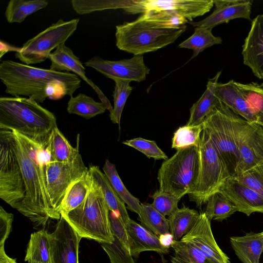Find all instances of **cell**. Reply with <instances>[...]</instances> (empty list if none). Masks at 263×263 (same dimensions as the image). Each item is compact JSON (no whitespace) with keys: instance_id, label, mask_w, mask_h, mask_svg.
Listing matches in <instances>:
<instances>
[{"instance_id":"cell-1","label":"cell","mask_w":263,"mask_h":263,"mask_svg":"<svg viewBox=\"0 0 263 263\" xmlns=\"http://www.w3.org/2000/svg\"><path fill=\"white\" fill-rule=\"evenodd\" d=\"M49 160L45 145L15 131L0 129V198L37 227L60 219L43 179V165Z\"/></svg>"},{"instance_id":"cell-2","label":"cell","mask_w":263,"mask_h":263,"mask_svg":"<svg viewBox=\"0 0 263 263\" xmlns=\"http://www.w3.org/2000/svg\"><path fill=\"white\" fill-rule=\"evenodd\" d=\"M0 79L5 92L13 97H24L43 103L47 99L57 100L65 96L72 97L81 86L76 74L31 66L11 60L0 64Z\"/></svg>"},{"instance_id":"cell-3","label":"cell","mask_w":263,"mask_h":263,"mask_svg":"<svg viewBox=\"0 0 263 263\" xmlns=\"http://www.w3.org/2000/svg\"><path fill=\"white\" fill-rule=\"evenodd\" d=\"M188 21L162 12H145L134 21L116 26V45L134 55L154 52L174 43Z\"/></svg>"},{"instance_id":"cell-4","label":"cell","mask_w":263,"mask_h":263,"mask_svg":"<svg viewBox=\"0 0 263 263\" xmlns=\"http://www.w3.org/2000/svg\"><path fill=\"white\" fill-rule=\"evenodd\" d=\"M57 126L54 115L35 100L24 97L0 98V129L15 131L45 145Z\"/></svg>"},{"instance_id":"cell-5","label":"cell","mask_w":263,"mask_h":263,"mask_svg":"<svg viewBox=\"0 0 263 263\" xmlns=\"http://www.w3.org/2000/svg\"><path fill=\"white\" fill-rule=\"evenodd\" d=\"M248 121L219 101L202 124L215 148L233 176L239 160L238 139Z\"/></svg>"},{"instance_id":"cell-6","label":"cell","mask_w":263,"mask_h":263,"mask_svg":"<svg viewBox=\"0 0 263 263\" xmlns=\"http://www.w3.org/2000/svg\"><path fill=\"white\" fill-rule=\"evenodd\" d=\"M108 211L101 189L92 180L89 191L83 202L67 216H61L82 238L95 240L100 243H111L114 238Z\"/></svg>"},{"instance_id":"cell-7","label":"cell","mask_w":263,"mask_h":263,"mask_svg":"<svg viewBox=\"0 0 263 263\" xmlns=\"http://www.w3.org/2000/svg\"><path fill=\"white\" fill-rule=\"evenodd\" d=\"M200 168L199 145L177 151L162 163L158 170L159 190L182 198L194 189Z\"/></svg>"},{"instance_id":"cell-8","label":"cell","mask_w":263,"mask_h":263,"mask_svg":"<svg viewBox=\"0 0 263 263\" xmlns=\"http://www.w3.org/2000/svg\"><path fill=\"white\" fill-rule=\"evenodd\" d=\"M200 168L196 184L188 194L191 201L201 208L209 198L219 192L231 174L215 148L206 133L203 129L199 144Z\"/></svg>"},{"instance_id":"cell-9","label":"cell","mask_w":263,"mask_h":263,"mask_svg":"<svg viewBox=\"0 0 263 263\" xmlns=\"http://www.w3.org/2000/svg\"><path fill=\"white\" fill-rule=\"evenodd\" d=\"M79 18L59 20L23 44L15 56L23 64H35L44 62L51 51L66 41L77 30Z\"/></svg>"},{"instance_id":"cell-10","label":"cell","mask_w":263,"mask_h":263,"mask_svg":"<svg viewBox=\"0 0 263 263\" xmlns=\"http://www.w3.org/2000/svg\"><path fill=\"white\" fill-rule=\"evenodd\" d=\"M88 172L79 153L71 162L45 161L43 165V179L51 205L61 218L60 207L69 187Z\"/></svg>"},{"instance_id":"cell-11","label":"cell","mask_w":263,"mask_h":263,"mask_svg":"<svg viewBox=\"0 0 263 263\" xmlns=\"http://www.w3.org/2000/svg\"><path fill=\"white\" fill-rule=\"evenodd\" d=\"M84 65L110 79L117 78L131 82L144 81L150 71L144 63L143 55L119 61L106 60L96 56L84 63Z\"/></svg>"},{"instance_id":"cell-12","label":"cell","mask_w":263,"mask_h":263,"mask_svg":"<svg viewBox=\"0 0 263 263\" xmlns=\"http://www.w3.org/2000/svg\"><path fill=\"white\" fill-rule=\"evenodd\" d=\"M239 160L233 176L263 163V127L247 122L238 139Z\"/></svg>"},{"instance_id":"cell-13","label":"cell","mask_w":263,"mask_h":263,"mask_svg":"<svg viewBox=\"0 0 263 263\" xmlns=\"http://www.w3.org/2000/svg\"><path fill=\"white\" fill-rule=\"evenodd\" d=\"M140 13L162 12L188 21L209 12L214 0H139Z\"/></svg>"},{"instance_id":"cell-14","label":"cell","mask_w":263,"mask_h":263,"mask_svg":"<svg viewBox=\"0 0 263 263\" xmlns=\"http://www.w3.org/2000/svg\"><path fill=\"white\" fill-rule=\"evenodd\" d=\"M81 237L62 216L50 233L51 263H79Z\"/></svg>"},{"instance_id":"cell-15","label":"cell","mask_w":263,"mask_h":263,"mask_svg":"<svg viewBox=\"0 0 263 263\" xmlns=\"http://www.w3.org/2000/svg\"><path fill=\"white\" fill-rule=\"evenodd\" d=\"M181 239L195 246L212 263H230L229 258L217 245L212 233L211 220L204 212Z\"/></svg>"},{"instance_id":"cell-16","label":"cell","mask_w":263,"mask_h":263,"mask_svg":"<svg viewBox=\"0 0 263 263\" xmlns=\"http://www.w3.org/2000/svg\"><path fill=\"white\" fill-rule=\"evenodd\" d=\"M48 59L51 61L49 68L50 70L59 72L71 71L74 73L93 89L101 102L105 105L107 110L109 112L112 111L113 107L108 98L100 88L87 77L85 69L81 61L74 54L72 50L65 45V43L57 47L55 50L50 53Z\"/></svg>"},{"instance_id":"cell-17","label":"cell","mask_w":263,"mask_h":263,"mask_svg":"<svg viewBox=\"0 0 263 263\" xmlns=\"http://www.w3.org/2000/svg\"><path fill=\"white\" fill-rule=\"evenodd\" d=\"M219 192L232 202L238 212L248 216L254 212L263 213V196L233 176L224 182Z\"/></svg>"},{"instance_id":"cell-18","label":"cell","mask_w":263,"mask_h":263,"mask_svg":"<svg viewBox=\"0 0 263 263\" xmlns=\"http://www.w3.org/2000/svg\"><path fill=\"white\" fill-rule=\"evenodd\" d=\"M252 0H214L215 9L208 17L198 22H191L194 27H205L213 29L222 23L241 18L251 19Z\"/></svg>"},{"instance_id":"cell-19","label":"cell","mask_w":263,"mask_h":263,"mask_svg":"<svg viewBox=\"0 0 263 263\" xmlns=\"http://www.w3.org/2000/svg\"><path fill=\"white\" fill-rule=\"evenodd\" d=\"M243 64L254 76L263 80V14L251 21V26L242 46Z\"/></svg>"},{"instance_id":"cell-20","label":"cell","mask_w":263,"mask_h":263,"mask_svg":"<svg viewBox=\"0 0 263 263\" xmlns=\"http://www.w3.org/2000/svg\"><path fill=\"white\" fill-rule=\"evenodd\" d=\"M215 96L220 102L248 122L256 123L254 110L239 90L234 80L225 83H218Z\"/></svg>"},{"instance_id":"cell-21","label":"cell","mask_w":263,"mask_h":263,"mask_svg":"<svg viewBox=\"0 0 263 263\" xmlns=\"http://www.w3.org/2000/svg\"><path fill=\"white\" fill-rule=\"evenodd\" d=\"M126 227L130 240V252L133 257L137 258L141 252L147 251L159 254L167 252L168 248L161 244L159 237L142 225L130 219Z\"/></svg>"},{"instance_id":"cell-22","label":"cell","mask_w":263,"mask_h":263,"mask_svg":"<svg viewBox=\"0 0 263 263\" xmlns=\"http://www.w3.org/2000/svg\"><path fill=\"white\" fill-rule=\"evenodd\" d=\"M221 71L209 79L206 88L201 97L190 108V116L186 125L194 126L203 123L205 118L214 109L219 100L215 96V89Z\"/></svg>"},{"instance_id":"cell-23","label":"cell","mask_w":263,"mask_h":263,"mask_svg":"<svg viewBox=\"0 0 263 263\" xmlns=\"http://www.w3.org/2000/svg\"><path fill=\"white\" fill-rule=\"evenodd\" d=\"M230 243L236 255L243 263H259L263 252L261 233L250 232L243 236L230 237Z\"/></svg>"},{"instance_id":"cell-24","label":"cell","mask_w":263,"mask_h":263,"mask_svg":"<svg viewBox=\"0 0 263 263\" xmlns=\"http://www.w3.org/2000/svg\"><path fill=\"white\" fill-rule=\"evenodd\" d=\"M80 134L77 135V145L72 146L67 139L59 130L58 126L50 133L45 145L51 161L62 163L72 162L79 153Z\"/></svg>"},{"instance_id":"cell-25","label":"cell","mask_w":263,"mask_h":263,"mask_svg":"<svg viewBox=\"0 0 263 263\" xmlns=\"http://www.w3.org/2000/svg\"><path fill=\"white\" fill-rule=\"evenodd\" d=\"M88 171L92 181L101 189L109 209L118 214L126 225L130 218L124 202L115 191L107 177L101 172L99 166L90 165Z\"/></svg>"},{"instance_id":"cell-26","label":"cell","mask_w":263,"mask_h":263,"mask_svg":"<svg viewBox=\"0 0 263 263\" xmlns=\"http://www.w3.org/2000/svg\"><path fill=\"white\" fill-rule=\"evenodd\" d=\"M25 261L28 263H51L50 233L42 229L31 234Z\"/></svg>"},{"instance_id":"cell-27","label":"cell","mask_w":263,"mask_h":263,"mask_svg":"<svg viewBox=\"0 0 263 263\" xmlns=\"http://www.w3.org/2000/svg\"><path fill=\"white\" fill-rule=\"evenodd\" d=\"M91 182V177L88 171L84 176L69 187L61 205V216H67L83 202L88 194Z\"/></svg>"},{"instance_id":"cell-28","label":"cell","mask_w":263,"mask_h":263,"mask_svg":"<svg viewBox=\"0 0 263 263\" xmlns=\"http://www.w3.org/2000/svg\"><path fill=\"white\" fill-rule=\"evenodd\" d=\"M200 214L195 210L183 206L177 209L168 217L170 233L174 240H180L192 229L199 219Z\"/></svg>"},{"instance_id":"cell-29","label":"cell","mask_w":263,"mask_h":263,"mask_svg":"<svg viewBox=\"0 0 263 263\" xmlns=\"http://www.w3.org/2000/svg\"><path fill=\"white\" fill-rule=\"evenodd\" d=\"M44 0H10L6 8L5 15L9 23H21L29 15L47 6Z\"/></svg>"},{"instance_id":"cell-30","label":"cell","mask_w":263,"mask_h":263,"mask_svg":"<svg viewBox=\"0 0 263 263\" xmlns=\"http://www.w3.org/2000/svg\"><path fill=\"white\" fill-rule=\"evenodd\" d=\"M103 171L115 191L127 205V208L139 215L140 212L141 203L138 198L130 194L124 185L115 165L110 162L108 159H106Z\"/></svg>"},{"instance_id":"cell-31","label":"cell","mask_w":263,"mask_h":263,"mask_svg":"<svg viewBox=\"0 0 263 263\" xmlns=\"http://www.w3.org/2000/svg\"><path fill=\"white\" fill-rule=\"evenodd\" d=\"M106 108L102 102L96 101L92 98L82 93L70 97L67 103V111L85 119H89L105 112Z\"/></svg>"},{"instance_id":"cell-32","label":"cell","mask_w":263,"mask_h":263,"mask_svg":"<svg viewBox=\"0 0 263 263\" xmlns=\"http://www.w3.org/2000/svg\"><path fill=\"white\" fill-rule=\"evenodd\" d=\"M212 30V28L208 27H196L194 33L181 43L178 47L193 50V53L191 59H193L206 48L222 43V39L214 36Z\"/></svg>"},{"instance_id":"cell-33","label":"cell","mask_w":263,"mask_h":263,"mask_svg":"<svg viewBox=\"0 0 263 263\" xmlns=\"http://www.w3.org/2000/svg\"><path fill=\"white\" fill-rule=\"evenodd\" d=\"M138 220L157 236L170 232L168 220L148 203H141Z\"/></svg>"},{"instance_id":"cell-34","label":"cell","mask_w":263,"mask_h":263,"mask_svg":"<svg viewBox=\"0 0 263 263\" xmlns=\"http://www.w3.org/2000/svg\"><path fill=\"white\" fill-rule=\"evenodd\" d=\"M205 214L210 220L222 221L237 212L232 202L222 194H214L206 202Z\"/></svg>"},{"instance_id":"cell-35","label":"cell","mask_w":263,"mask_h":263,"mask_svg":"<svg viewBox=\"0 0 263 263\" xmlns=\"http://www.w3.org/2000/svg\"><path fill=\"white\" fill-rule=\"evenodd\" d=\"M235 84L254 110L256 123L263 127V82L243 84L235 81Z\"/></svg>"},{"instance_id":"cell-36","label":"cell","mask_w":263,"mask_h":263,"mask_svg":"<svg viewBox=\"0 0 263 263\" xmlns=\"http://www.w3.org/2000/svg\"><path fill=\"white\" fill-rule=\"evenodd\" d=\"M203 129L202 123L179 127L174 134L172 148L178 151L192 146H199Z\"/></svg>"},{"instance_id":"cell-37","label":"cell","mask_w":263,"mask_h":263,"mask_svg":"<svg viewBox=\"0 0 263 263\" xmlns=\"http://www.w3.org/2000/svg\"><path fill=\"white\" fill-rule=\"evenodd\" d=\"M115 82V89L113 92L114 107L110 112L109 117L114 124L120 125L121 115L128 96L133 90L130 85L131 81L117 78L111 79Z\"/></svg>"},{"instance_id":"cell-38","label":"cell","mask_w":263,"mask_h":263,"mask_svg":"<svg viewBox=\"0 0 263 263\" xmlns=\"http://www.w3.org/2000/svg\"><path fill=\"white\" fill-rule=\"evenodd\" d=\"M171 247L174 250V257L190 263H212L193 244L180 239L173 240Z\"/></svg>"},{"instance_id":"cell-39","label":"cell","mask_w":263,"mask_h":263,"mask_svg":"<svg viewBox=\"0 0 263 263\" xmlns=\"http://www.w3.org/2000/svg\"><path fill=\"white\" fill-rule=\"evenodd\" d=\"M151 197L152 206L164 216H169L179 208L178 203L181 198L160 190L156 191Z\"/></svg>"},{"instance_id":"cell-40","label":"cell","mask_w":263,"mask_h":263,"mask_svg":"<svg viewBox=\"0 0 263 263\" xmlns=\"http://www.w3.org/2000/svg\"><path fill=\"white\" fill-rule=\"evenodd\" d=\"M123 144L132 147L141 152L148 158L155 160L168 159L166 155L158 147L155 141L142 138H136L122 142Z\"/></svg>"},{"instance_id":"cell-41","label":"cell","mask_w":263,"mask_h":263,"mask_svg":"<svg viewBox=\"0 0 263 263\" xmlns=\"http://www.w3.org/2000/svg\"><path fill=\"white\" fill-rule=\"evenodd\" d=\"M111 243H101L102 248L109 257L111 263H135L130 251L114 236Z\"/></svg>"},{"instance_id":"cell-42","label":"cell","mask_w":263,"mask_h":263,"mask_svg":"<svg viewBox=\"0 0 263 263\" xmlns=\"http://www.w3.org/2000/svg\"><path fill=\"white\" fill-rule=\"evenodd\" d=\"M233 177L263 196V163Z\"/></svg>"},{"instance_id":"cell-43","label":"cell","mask_w":263,"mask_h":263,"mask_svg":"<svg viewBox=\"0 0 263 263\" xmlns=\"http://www.w3.org/2000/svg\"><path fill=\"white\" fill-rule=\"evenodd\" d=\"M108 216L113 236L120 240L130 251V240L125 224L118 214L109 209Z\"/></svg>"},{"instance_id":"cell-44","label":"cell","mask_w":263,"mask_h":263,"mask_svg":"<svg viewBox=\"0 0 263 263\" xmlns=\"http://www.w3.org/2000/svg\"><path fill=\"white\" fill-rule=\"evenodd\" d=\"M13 215L0 206V247L4 246L6 240L11 231Z\"/></svg>"},{"instance_id":"cell-45","label":"cell","mask_w":263,"mask_h":263,"mask_svg":"<svg viewBox=\"0 0 263 263\" xmlns=\"http://www.w3.org/2000/svg\"><path fill=\"white\" fill-rule=\"evenodd\" d=\"M159 238L161 244L167 248L171 247L172 242L174 240L173 236L170 232L161 235L159 236Z\"/></svg>"},{"instance_id":"cell-46","label":"cell","mask_w":263,"mask_h":263,"mask_svg":"<svg viewBox=\"0 0 263 263\" xmlns=\"http://www.w3.org/2000/svg\"><path fill=\"white\" fill-rule=\"evenodd\" d=\"M0 263H17L15 259L12 258L7 255L4 246L0 247Z\"/></svg>"},{"instance_id":"cell-47","label":"cell","mask_w":263,"mask_h":263,"mask_svg":"<svg viewBox=\"0 0 263 263\" xmlns=\"http://www.w3.org/2000/svg\"><path fill=\"white\" fill-rule=\"evenodd\" d=\"M261 234H262V235L263 236V231L262 232H261Z\"/></svg>"}]
</instances>
